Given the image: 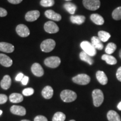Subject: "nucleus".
I'll return each instance as SVG.
<instances>
[{
  "label": "nucleus",
  "mask_w": 121,
  "mask_h": 121,
  "mask_svg": "<svg viewBox=\"0 0 121 121\" xmlns=\"http://www.w3.org/2000/svg\"><path fill=\"white\" fill-rule=\"evenodd\" d=\"M34 121H48V120L44 116H38L34 118Z\"/></svg>",
  "instance_id": "nucleus-34"
},
{
  "label": "nucleus",
  "mask_w": 121,
  "mask_h": 121,
  "mask_svg": "<svg viewBox=\"0 0 121 121\" xmlns=\"http://www.w3.org/2000/svg\"><path fill=\"white\" fill-rule=\"evenodd\" d=\"M116 77L118 80L121 82V67H119L117 69V73H116Z\"/></svg>",
  "instance_id": "nucleus-36"
},
{
  "label": "nucleus",
  "mask_w": 121,
  "mask_h": 121,
  "mask_svg": "<svg viewBox=\"0 0 121 121\" xmlns=\"http://www.w3.org/2000/svg\"><path fill=\"white\" fill-rule=\"evenodd\" d=\"M60 63V58L56 56L49 57L44 60V64L50 68H56L58 67Z\"/></svg>",
  "instance_id": "nucleus-7"
},
{
  "label": "nucleus",
  "mask_w": 121,
  "mask_h": 121,
  "mask_svg": "<svg viewBox=\"0 0 121 121\" xmlns=\"http://www.w3.org/2000/svg\"><path fill=\"white\" fill-rule=\"evenodd\" d=\"M102 59L103 60H105L107 64L110 65H116L117 63V60L115 58V57L112 55H109V54H103L102 56Z\"/></svg>",
  "instance_id": "nucleus-20"
},
{
  "label": "nucleus",
  "mask_w": 121,
  "mask_h": 121,
  "mask_svg": "<svg viewBox=\"0 0 121 121\" xmlns=\"http://www.w3.org/2000/svg\"><path fill=\"white\" fill-rule=\"evenodd\" d=\"M117 49V45L114 43H109L106 47L105 51L107 54H112Z\"/></svg>",
  "instance_id": "nucleus-28"
},
{
  "label": "nucleus",
  "mask_w": 121,
  "mask_h": 121,
  "mask_svg": "<svg viewBox=\"0 0 121 121\" xmlns=\"http://www.w3.org/2000/svg\"><path fill=\"white\" fill-rule=\"evenodd\" d=\"M11 79L9 75H5L1 81V86L4 90H7L11 86Z\"/></svg>",
  "instance_id": "nucleus-17"
},
{
  "label": "nucleus",
  "mask_w": 121,
  "mask_h": 121,
  "mask_svg": "<svg viewBox=\"0 0 121 121\" xmlns=\"http://www.w3.org/2000/svg\"><path fill=\"white\" fill-rule=\"evenodd\" d=\"M75 121V120H71V121Z\"/></svg>",
  "instance_id": "nucleus-45"
},
{
  "label": "nucleus",
  "mask_w": 121,
  "mask_h": 121,
  "mask_svg": "<svg viewBox=\"0 0 121 121\" xmlns=\"http://www.w3.org/2000/svg\"><path fill=\"white\" fill-rule=\"evenodd\" d=\"M60 98L64 102L69 103L75 101L77 98L75 92L70 90H64L60 94Z\"/></svg>",
  "instance_id": "nucleus-1"
},
{
  "label": "nucleus",
  "mask_w": 121,
  "mask_h": 121,
  "mask_svg": "<svg viewBox=\"0 0 121 121\" xmlns=\"http://www.w3.org/2000/svg\"><path fill=\"white\" fill-rule=\"evenodd\" d=\"M66 119V115L62 112L56 113L52 118V121H65Z\"/></svg>",
  "instance_id": "nucleus-30"
},
{
  "label": "nucleus",
  "mask_w": 121,
  "mask_h": 121,
  "mask_svg": "<svg viewBox=\"0 0 121 121\" xmlns=\"http://www.w3.org/2000/svg\"><path fill=\"white\" fill-rule=\"evenodd\" d=\"M117 108L118 109V110H121V102H119L118 104L117 105Z\"/></svg>",
  "instance_id": "nucleus-40"
},
{
  "label": "nucleus",
  "mask_w": 121,
  "mask_h": 121,
  "mask_svg": "<svg viewBox=\"0 0 121 121\" xmlns=\"http://www.w3.org/2000/svg\"><path fill=\"white\" fill-rule=\"evenodd\" d=\"M14 46L6 42H0V51L5 53H11L14 51Z\"/></svg>",
  "instance_id": "nucleus-15"
},
{
  "label": "nucleus",
  "mask_w": 121,
  "mask_h": 121,
  "mask_svg": "<svg viewBox=\"0 0 121 121\" xmlns=\"http://www.w3.org/2000/svg\"><path fill=\"white\" fill-rule=\"evenodd\" d=\"M24 76V75L23 73H19L17 76H16V78H15V80L17 81H22V78H23Z\"/></svg>",
  "instance_id": "nucleus-38"
},
{
  "label": "nucleus",
  "mask_w": 121,
  "mask_h": 121,
  "mask_svg": "<svg viewBox=\"0 0 121 121\" xmlns=\"http://www.w3.org/2000/svg\"><path fill=\"white\" fill-rule=\"evenodd\" d=\"M98 38L100 39L102 42H106L110 38V34L109 33L105 31H99L98 32Z\"/></svg>",
  "instance_id": "nucleus-27"
},
{
  "label": "nucleus",
  "mask_w": 121,
  "mask_h": 121,
  "mask_svg": "<svg viewBox=\"0 0 121 121\" xmlns=\"http://www.w3.org/2000/svg\"><path fill=\"white\" fill-rule=\"evenodd\" d=\"M2 114V111L1 110H0V116Z\"/></svg>",
  "instance_id": "nucleus-42"
},
{
  "label": "nucleus",
  "mask_w": 121,
  "mask_h": 121,
  "mask_svg": "<svg viewBox=\"0 0 121 121\" xmlns=\"http://www.w3.org/2000/svg\"><path fill=\"white\" fill-rule=\"evenodd\" d=\"M91 44L96 49L102 50L104 45L100 39L97 37H93L91 38Z\"/></svg>",
  "instance_id": "nucleus-22"
},
{
  "label": "nucleus",
  "mask_w": 121,
  "mask_h": 121,
  "mask_svg": "<svg viewBox=\"0 0 121 121\" xmlns=\"http://www.w3.org/2000/svg\"><path fill=\"white\" fill-rule=\"evenodd\" d=\"M39 16H40V12L38 10H33L28 12L25 15V18L28 22H32L37 20Z\"/></svg>",
  "instance_id": "nucleus-10"
},
{
  "label": "nucleus",
  "mask_w": 121,
  "mask_h": 121,
  "mask_svg": "<svg viewBox=\"0 0 121 121\" xmlns=\"http://www.w3.org/2000/svg\"><path fill=\"white\" fill-rule=\"evenodd\" d=\"M63 7L67 12L71 15H73L75 13L77 7L75 4H72L71 2H67L64 4Z\"/></svg>",
  "instance_id": "nucleus-26"
},
{
  "label": "nucleus",
  "mask_w": 121,
  "mask_h": 121,
  "mask_svg": "<svg viewBox=\"0 0 121 121\" xmlns=\"http://www.w3.org/2000/svg\"><path fill=\"white\" fill-rule=\"evenodd\" d=\"M23 96L22 94L19 93H13L10 95L9 99L10 102L13 103H18L23 100Z\"/></svg>",
  "instance_id": "nucleus-24"
},
{
  "label": "nucleus",
  "mask_w": 121,
  "mask_h": 121,
  "mask_svg": "<svg viewBox=\"0 0 121 121\" xmlns=\"http://www.w3.org/2000/svg\"><path fill=\"white\" fill-rule=\"evenodd\" d=\"M80 58L82 61L85 62L87 63L90 65H92L93 64L94 60L91 58V57L89 56V54L86 53L84 51H82L80 53Z\"/></svg>",
  "instance_id": "nucleus-25"
},
{
  "label": "nucleus",
  "mask_w": 121,
  "mask_h": 121,
  "mask_svg": "<svg viewBox=\"0 0 121 121\" xmlns=\"http://www.w3.org/2000/svg\"><path fill=\"white\" fill-rule=\"evenodd\" d=\"M0 64L4 67H9L13 65V60L6 54L0 53Z\"/></svg>",
  "instance_id": "nucleus-14"
},
{
  "label": "nucleus",
  "mask_w": 121,
  "mask_h": 121,
  "mask_svg": "<svg viewBox=\"0 0 121 121\" xmlns=\"http://www.w3.org/2000/svg\"><path fill=\"white\" fill-rule=\"evenodd\" d=\"M91 20L98 25H102L104 23V20L101 15L98 13H93L90 16Z\"/></svg>",
  "instance_id": "nucleus-18"
},
{
  "label": "nucleus",
  "mask_w": 121,
  "mask_h": 121,
  "mask_svg": "<svg viewBox=\"0 0 121 121\" xmlns=\"http://www.w3.org/2000/svg\"><path fill=\"white\" fill-rule=\"evenodd\" d=\"M21 81H22V84L23 85H26L29 81V78L28 76H24L23 78H22Z\"/></svg>",
  "instance_id": "nucleus-37"
},
{
  "label": "nucleus",
  "mask_w": 121,
  "mask_h": 121,
  "mask_svg": "<svg viewBox=\"0 0 121 121\" xmlns=\"http://www.w3.org/2000/svg\"><path fill=\"white\" fill-rule=\"evenodd\" d=\"M17 34L22 37H27L29 35L30 30L26 25L24 24H20L16 28Z\"/></svg>",
  "instance_id": "nucleus-9"
},
{
  "label": "nucleus",
  "mask_w": 121,
  "mask_h": 121,
  "mask_svg": "<svg viewBox=\"0 0 121 121\" xmlns=\"http://www.w3.org/2000/svg\"><path fill=\"white\" fill-rule=\"evenodd\" d=\"M119 57H120L121 59V49H120V51H119Z\"/></svg>",
  "instance_id": "nucleus-41"
},
{
  "label": "nucleus",
  "mask_w": 121,
  "mask_h": 121,
  "mask_svg": "<svg viewBox=\"0 0 121 121\" xmlns=\"http://www.w3.org/2000/svg\"><path fill=\"white\" fill-rule=\"evenodd\" d=\"M93 103L95 107H98L102 105L104 101V94L100 89H95L92 93Z\"/></svg>",
  "instance_id": "nucleus-2"
},
{
  "label": "nucleus",
  "mask_w": 121,
  "mask_h": 121,
  "mask_svg": "<svg viewBox=\"0 0 121 121\" xmlns=\"http://www.w3.org/2000/svg\"><path fill=\"white\" fill-rule=\"evenodd\" d=\"M45 16L48 19L52 20L54 21H57V22H59L62 19L61 16L59 13H55L54 11L52 10H47L44 13Z\"/></svg>",
  "instance_id": "nucleus-13"
},
{
  "label": "nucleus",
  "mask_w": 121,
  "mask_h": 121,
  "mask_svg": "<svg viewBox=\"0 0 121 121\" xmlns=\"http://www.w3.org/2000/svg\"><path fill=\"white\" fill-rule=\"evenodd\" d=\"M80 46L83 51L91 57H93L96 55V50L91 43H90L88 41H83L80 44Z\"/></svg>",
  "instance_id": "nucleus-3"
},
{
  "label": "nucleus",
  "mask_w": 121,
  "mask_h": 121,
  "mask_svg": "<svg viewBox=\"0 0 121 121\" xmlns=\"http://www.w3.org/2000/svg\"><path fill=\"white\" fill-rule=\"evenodd\" d=\"M113 19L115 20H121V6L118 7L117 8L114 9L112 12Z\"/></svg>",
  "instance_id": "nucleus-29"
},
{
  "label": "nucleus",
  "mask_w": 121,
  "mask_h": 121,
  "mask_svg": "<svg viewBox=\"0 0 121 121\" xmlns=\"http://www.w3.org/2000/svg\"><path fill=\"white\" fill-rule=\"evenodd\" d=\"M34 93V89L31 87H28V88H26L24 89L22 91V94L26 96H30V95H32Z\"/></svg>",
  "instance_id": "nucleus-32"
},
{
  "label": "nucleus",
  "mask_w": 121,
  "mask_h": 121,
  "mask_svg": "<svg viewBox=\"0 0 121 121\" xmlns=\"http://www.w3.org/2000/svg\"><path fill=\"white\" fill-rule=\"evenodd\" d=\"M7 15V12L5 9L0 7V17H4Z\"/></svg>",
  "instance_id": "nucleus-35"
},
{
  "label": "nucleus",
  "mask_w": 121,
  "mask_h": 121,
  "mask_svg": "<svg viewBox=\"0 0 121 121\" xmlns=\"http://www.w3.org/2000/svg\"><path fill=\"white\" fill-rule=\"evenodd\" d=\"M11 112L13 114L23 116L26 114V109L24 107L19 105H13L10 108Z\"/></svg>",
  "instance_id": "nucleus-11"
},
{
  "label": "nucleus",
  "mask_w": 121,
  "mask_h": 121,
  "mask_svg": "<svg viewBox=\"0 0 121 121\" xmlns=\"http://www.w3.org/2000/svg\"><path fill=\"white\" fill-rule=\"evenodd\" d=\"M9 2L12 4H19L22 1V0H7Z\"/></svg>",
  "instance_id": "nucleus-39"
},
{
  "label": "nucleus",
  "mask_w": 121,
  "mask_h": 121,
  "mask_svg": "<svg viewBox=\"0 0 121 121\" xmlns=\"http://www.w3.org/2000/svg\"><path fill=\"white\" fill-rule=\"evenodd\" d=\"M66 1H71V0H66Z\"/></svg>",
  "instance_id": "nucleus-44"
},
{
  "label": "nucleus",
  "mask_w": 121,
  "mask_h": 121,
  "mask_svg": "<svg viewBox=\"0 0 121 121\" xmlns=\"http://www.w3.org/2000/svg\"><path fill=\"white\" fill-rule=\"evenodd\" d=\"M7 101V96L4 94H0V104H4Z\"/></svg>",
  "instance_id": "nucleus-33"
},
{
  "label": "nucleus",
  "mask_w": 121,
  "mask_h": 121,
  "mask_svg": "<svg viewBox=\"0 0 121 121\" xmlns=\"http://www.w3.org/2000/svg\"><path fill=\"white\" fill-rule=\"evenodd\" d=\"M82 4L86 9L91 11H95L100 6V0H83Z\"/></svg>",
  "instance_id": "nucleus-5"
},
{
  "label": "nucleus",
  "mask_w": 121,
  "mask_h": 121,
  "mask_svg": "<svg viewBox=\"0 0 121 121\" xmlns=\"http://www.w3.org/2000/svg\"><path fill=\"white\" fill-rule=\"evenodd\" d=\"M45 31L50 34L56 33L59 31V28L55 22H45L44 26Z\"/></svg>",
  "instance_id": "nucleus-8"
},
{
  "label": "nucleus",
  "mask_w": 121,
  "mask_h": 121,
  "mask_svg": "<svg viewBox=\"0 0 121 121\" xmlns=\"http://www.w3.org/2000/svg\"><path fill=\"white\" fill-rule=\"evenodd\" d=\"M96 77L99 82L103 85H105L108 82V78L104 72L102 71H97L96 73Z\"/></svg>",
  "instance_id": "nucleus-16"
},
{
  "label": "nucleus",
  "mask_w": 121,
  "mask_h": 121,
  "mask_svg": "<svg viewBox=\"0 0 121 121\" xmlns=\"http://www.w3.org/2000/svg\"><path fill=\"white\" fill-rule=\"evenodd\" d=\"M70 20L73 24H78V25H81L85 22V17L82 15H76V16H71Z\"/></svg>",
  "instance_id": "nucleus-21"
},
{
  "label": "nucleus",
  "mask_w": 121,
  "mask_h": 121,
  "mask_svg": "<svg viewBox=\"0 0 121 121\" xmlns=\"http://www.w3.org/2000/svg\"><path fill=\"white\" fill-rule=\"evenodd\" d=\"M42 96L45 99H49L53 96V90L52 87L50 86H47L43 89L42 91Z\"/></svg>",
  "instance_id": "nucleus-19"
},
{
  "label": "nucleus",
  "mask_w": 121,
  "mask_h": 121,
  "mask_svg": "<svg viewBox=\"0 0 121 121\" xmlns=\"http://www.w3.org/2000/svg\"><path fill=\"white\" fill-rule=\"evenodd\" d=\"M56 46V42L54 40L48 39L44 40L40 44V48L44 52H50L54 49Z\"/></svg>",
  "instance_id": "nucleus-6"
},
{
  "label": "nucleus",
  "mask_w": 121,
  "mask_h": 121,
  "mask_svg": "<svg viewBox=\"0 0 121 121\" xmlns=\"http://www.w3.org/2000/svg\"><path fill=\"white\" fill-rule=\"evenodd\" d=\"M30 121L26 120V119H24V120H22V121Z\"/></svg>",
  "instance_id": "nucleus-43"
},
{
  "label": "nucleus",
  "mask_w": 121,
  "mask_h": 121,
  "mask_svg": "<svg viewBox=\"0 0 121 121\" xmlns=\"http://www.w3.org/2000/svg\"><path fill=\"white\" fill-rule=\"evenodd\" d=\"M107 118L109 121H121L119 115L114 110H109L108 112Z\"/></svg>",
  "instance_id": "nucleus-23"
},
{
  "label": "nucleus",
  "mask_w": 121,
  "mask_h": 121,
  "mask_svg": "<svg viewBox=\"0 0 121 121\" xmlns=\"http://www.w3.org/2000/svg\"><path fill=\"white\" fill-rule=\"evenodd\" d=\"M40 5L44 7H51L54 5V0H41L40 1Z\"/></svg>",
  "instance_id": "nucleus-31"
},
{
  "label": "nucleus",
  "mask_w": 121,
  "mask_h": 121,
  "mask_svg": "<svg viewBox=\"0 0 121 121\" xmlns=\"http://www.w3.org/2000/svg\"><path fill=\"white\" fill-rule=\"evenodd\" d=\"M31 69L32 73L36 76L41 77L44 75L43 69L39 63H34L31 66Z\"/></svg>",
  "instance_id": "nucleus-12"
},
{
  "label": "nucleus",
  "mask_w": 121,
  "mask_h": 121,
  "mask_svg": "<svg viewBox=\"0 0 121 121\" xmlns=\"http://www.w3.org/2000/svg\"><path fill=\"white\" fill-rule=\"evenodd\" d=\"M72 81L75 84L80 85H86L90 82V78L86 74H79L72 78Z\"/></svg>",
  "instance_id": "nucleus-4"
}]
</instances>
